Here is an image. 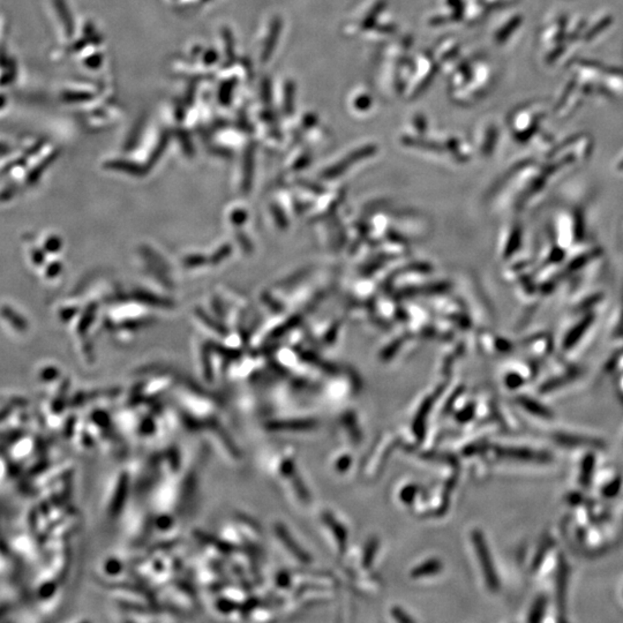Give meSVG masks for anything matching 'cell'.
Masks as SVG:
<instances>
[{"label": "cell", "instance_id": "7a4b0ae2", "mask_svg": "<svg viewBox=\"0 0 623 623\" xmlns=\"http://www.w3.org/2000/svg\"><path fill=\"white\" fill-rule=\"evenodd\" d=\"M471 539L473 546H475L477 555H478L479 563L482 566L486 583H487L489 589L496 591L500 586V582H498L496 568L493 566L492 558H491V553H489V546L486 544L485 538L479 530H475L472 533Z\"/></svg>", "mask_w": 623, "mask_h": 623}, {"label": "cell", "instance_id": "8992f818", "mask_svg": "<svg viewBox=\"0 0 623 623\" xmlns=\"http://www.w3.org/2000/svg\"><path fill=\"white\" fill-rule=\"evenodd\" d=\"M441 569L442 563L439 560H428L426 562L421 563L420 566L416 567L411 571V576L413 578H420L428 575H435L441 571Z\"/></svg>", "mask_w": 623, "mask_h": 623}, {"label": "cell", "instance_id": "277c9868", "mask_svg": "<svg viewBox=\"0 0 623 623\" xmlns=\"http://www.w3.org/2000/svg\"><path fill=\"white\" fill-rule=\"evenodd\" d=\"M556 441L565 445H571V447H581V445H590V447H603L604 443L601 441H597L593 439L583 438V436H577V435L562 434L558 433L554 436Z\"/></svg>", "mask_w": 623, "mask_h": 623}, {"label": "cell", "instance_id": "4fadbf2b", "mask_svg": "<svg viewBox=\"0 0 623 623\" xmlns=\"http://www.w3.org/2000/svg\"><path fill=\"white\" fill-rule=\"evenodd\" d=\"M391 613H393L391 615L400 622H413L412 617H409L404 610L398 608V607H395L394 610H391Z\"/></svg>", "mask_w": 623, "mask_h": 623}, {"label": "cell", "instance_id": "52a82bcc", "mask_svg": "<svg viewBox=\"0 0 623 623\" xmlns=\"http://www.w3.org/2000/svg\"><path fill=\"white\" fill-rule=\"evenodd\" d=\"M278 533H280L281 539L285 542L287 549H289L290 552L293 553V555L296 556L297 559L301 561V562H310L308 555H307L306 553L303 552L301 549H299V546L297 545L296 542H293L292 538H290L289 533H287V530L280 528Z\"/></svg>", "mask_w": 623, "mask_h": 623}, {"label": "cell", "instance_id": "5b68a950", "mask_svg": "<svg viewBox=\"0 0 623 623\" xmlns=\"http://www.w3.org/2000/svg\"><path fill=\"white\" fill-rule=\"evenodd\" d=\"M324 521L327 526H329L331 530H333V536L336 537V539L338 540V545H340V549L342 552H343L344 549H345V545H347V533L344 529L343 526L338 523V521L333 519V515L331 514H326L324 517Z\"/></svg>", "mask_w": 623, "mask_h": 623}, {"label": "cell", "instance_id": "30bf717a", "mask_svg": "<svg viewBox=\"0 0 623 623\" xmlns=\"http://www.w3.org/2000/svg\"><path fill=\"white\" fill-rule=\"evenodd\" d=\"M546 599L540 597L533 605V610L530 612V622H538L542 620V615L545 613Z\"/></svg>", "mask_w": 623, "mask_h": 623}, {"label": "cell", "instance_id": "3957f363", "mask_svg": "<svg viewBox=\"0 0 623 623\" xmlns=\"http://www.w3.org/2000/svg\"><path fill=\"white\" fill-rule=\"evenodd\" d=\"M501 455L508 458H515L519 461L545 462L549 461L551 456L544 452H533L528 449H501Z\"/></svg>", "mask_w": 623, "mask_h": 623}, {"label": "cell", "instance_id": "6da1fadb", "mask_svg": "<svg viewBox=\"0 0 623 623\" xmlns=\"http://www.w3.org/2000/svg\"><path fill=\"white\" fill-rule=\"evenodd\" d=\"M614 24V15L606 10H601L594 13L592 17H586L585 26L583 31L581 44L593 45L598 43L612 29Z\"/></svg>", "mask_w": 623, "mask_h": 623}, {"label": "cell", "instance_id": "9c48e42d", "mask_svg": "<svg viewBox=\"0 0 623 623\" xmlns=\"http://www.w3.org/2000/svg\"><path fill=\"white\" fill-rule=\"evenodd\" d=\"M593 465H594V458L592 455H589L583 462L582 472H581V482L583 486H587L592 475Z\"/></svg>", "mask_w": 623, "mask_h": 623}, {"label": "cell", "instance_id": "ba28073f", "mask_svg": "<svg viewBox=\"0 0 623 623\" xmlns=\"http://www.w3.org/2000/svg\"><path fill=\"white\" fill-rule=\"evenodd\" d=\"M519 403H521V405H523L528 411L533 413V415L539 416V417L542 418L552 417V412L549 411V409H546L545 407H542V404H538V403H537L536 401H533V400L522 397L519 398Z\"/></svg>", "mask_w": 623, "mask_h": 623}, {"label": "cell", "instance_id": "8fae6325", "mask_svg": "<svg viewBox=\"0 0 623 623\" xmlns=\"http://www.w3.org/2000/svg\"><path fill=\"white\" fill-rule=\"evenodd\" d=\"M377 539H371L368 542V545H366V551H365L364 554V566L370 567L371 566L372 561H373L374 556H375V553H377Z\"/></svg>", "mask_w": 623, "mask_h": 623}, {"label": "cell", "instance_id": "7c38bea8", "mask_svg": "<svg viewBox=\"0 0 623 623\" xmlns=\"http://www.w3.org/2000/svg\"><path fill=\"white\" fill-rule=\"evenodd\" d=\"M416 493H417V491H416L415 486H408V487H405V489H403V492L401 493V498L403 500V502H405L407 505H409L410 502L413 501Z\"/></svg>", "mask_w": 623, "mask_h": 623}, {"label": "cell", "instance_id": "5bb4252c", "mask_svg": "<svg viewBox=\"0 0 623 623\" xmlns=\"http://www.w3.org/2000/svg\"><path fill=\"white\" fill-rule=\"evenodd\" d=\"M351 458L350 456H343V457L338 459V462L336 463V468L340 470V471H345L350 466Z\"/></svg>", "mask_w": 623, "mask_h": 623}]
</instances>
